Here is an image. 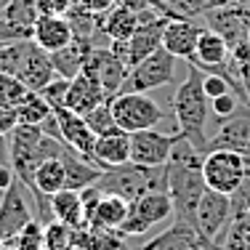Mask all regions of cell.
Returning <instances> with one entry per match:
<instances>
[{"mask_svg": "<svg viewBox=\"0 0 250 250\" xmlns=\"http://www.w3.org/2000/svg\"><path fill=\"white\" fill-rule=\"evenodd\" d=\"M202 154L189 139L176 133V144L165 163V178H168V197L173 202V218H187L194 224L197 202L205 194V176H202Z\"/></svg>", "mask_w": 250, "mask_h": 250, "instance_id": "1", "label": "cell"}, {"mask_svg": "<svg viewBox=\"0 0 250 250\" xmlns=\"http://www.w3.org/2000/svg\"><path fill=\"white\" fill-rule=\"evenodd\" d=\"M173 117L178 125V136L189 139L205 154L208 152L205 125L210 120V99L205 96V88H202V69L194 67V64L189 69L187 80L173 93Z\"/></svg>", "mask_w": 250, "mask_h": 250, "instance_id": "2", "label": "cell"}, {"mask_svg": "<svg viewBox=\"0 0 250 250\" xmlns=\"http://www.w3.org/2000/svg\"><path fill=\"white\" fill-rule=\"evenodd\" d=\"M64 146H67L64 141L43 133L40 125H16V128L8 133L11 168H14L16 176L29 187L38 165H43L45 160L62 157Z\"/></svg>", "mask_w": 250, "mask_h": 250, "instance_id": "3", "label": "cell"}, {"mask_svg": "<svg viewBox=\"0 0 250 250\" xmlns=\"http://www.w3.org/2000/svg\"><path fill=\"white\" fill-rule=\"evenodd\" d=\"M96 187L101 192L120 194L128 202H133L146 192H168V178H165V165L149 168V165L125 163L117 168H106Z\"/></svg>", "mask_w": 250, "mask_h": 250, "instance_id": "4", "label": "cell"}, {"mask_svg": "<svg viewBox=\"0 0 250 250\" xmlns=\"http://www.w3.org/2000/svg\"><path fill=\"white\" fill-rule=\"evenodd\" d=\"M112 115H115L117 128L125 133H136V130H149L163 123V109L149 93L141 91H123L109 101Z\"/></svg>", "mask_w": 250, "mask_h": 250, "instance_id": "5", "label": "cell"}, {"mask_svg": "<svg viewBox=\"0 0 250 250\" xmlns=\"http://www.w3.org/2000/svg\"><path fill=\"white\" fill-rule=\"evenodd\" d=\"M173 202H170L168 192H146L136 197L128 208V218L123 221L120 231L123 237H141L152 229V226L163 221H173Z\"/></svg>", "mask_w": 250, "mask_h": 250, "instance_id": "6", "label": "cell"}, {"mask_svg": "<svg viewBox=\"0 0 250 250\" xmlns=\"http://www.w3.org/2000/svg\"><path fill=\"white\" fill-rule=\"evenodd\" d=\"M202 176L205 187L221 194H234L245 181V160L240 152L231 149H210L202 157Z\"/></svg>", "mask_w": 250, "mask_h": 250, "instance_id": "7", "label": "cell"}, {"mask_svg": "<svg viewBox=\"0 0 250 250\" xmlns=\"http://www.w3.org/2000/svg\"><path fill=\"white\" fill-rule=\"evenodd\" d=\"M176 64H178V59L173 56V53L165 51V48H157L154 53H149L144 62H139L136 67L128 69L123 91L146 93V91H154V88L168 85V83L173 80V75H176Z\"/></svg>", "mask_w": 250, "mask_h": 250, "instance_id": "8", "label": "cell"}, {"mask_svg": "<svg viewBox=\"0 0 250 250\" xmlns=\"http://www.w3.org/2000/svg\"><path fill=\"white\" fill-rule=\"evenodd\" d=\"M32 192L21 178H16L3 194H0V242H8L14 234H19L21 226L35 218Z\"/></svg>", "mask_w": 250, "mask_h": 250, "instance_id": "9", "label": "cell"}, {"mask_svg": "<svg viewBox=\"0 0 250 250\" xmlns=\"http://www.w3.org/2000/svg\"><path fill=\"white\" fill-rule=\"evenodd\" d=\"M231 218H234V208H231L229 194L205 189V194L197 202V210H194V226L202 234V240L218 242L224 237L226 226L231 224Z\"/></svg>", "mask_w": 250, "mask_h": 250, "instance_id": "10", "label": "cell"}, {"mask_svg": "<svg viewBox=\"0 0 250 250\" xmlns=\"http://www.w3.org/2000/svg\"><path fill=\"white\" fill-rule=\"evenodd\" d=\"M53 115H56V120H59V141H64L69 149H75L83 160L99 165L96 157H93V149H96V139H99V136L88 128L85 117L77 115V112H72L69 106L53 109Z\"/></svg>", "mask_w": 250, "mask_h": 250, "instance_id": "11", "label": "cell"}, {"mask_svg": "<svg viewBox=\"0 0 250 250\" xmlns=\"http://www.w3.org/2000/svg\"><path fill=\"white\" fill-rule=\"evenodd\" d=\"M173 144H176V136L160 133L157 128L136 130V133H130V163L160 168V165L168 163Z\"/></svg>", "mask_w": 250, "mask_h": 250, "instance_id": "12", "label": "cell"}, {"mask_svg": "<svg viewBox=\"0 0 250 250\" xmlns=\"http://www.w3.org/2000/svg\"><path fill=\"white\" fill-rule=\"evenodd\" d=\"M210 149H231L240 152L242 157H250V104L226 123L216 125V133L208 139V152Z\"/></svg>", "mask_w": 250, "mask_h": 250, "instance_id": "13", "label": "cell"}, {"mask_svg": "<svg viewBox=\"0 0 250 250\" xmlns=\"http://www.w3.org/2000/svg\"><path fill=\"white\" fill-rule=\"evenodd\" d=\"M205 248L208 240H202L197 226L187 218H173L168 229L154 234L152 240H146L136 250H205Z\"/></svg>", "mask_w": 250, "mask_h": 250, "instance_id": "14", "label": "cell"}, {"mask_svg": "<svg viewBox=\"0 0 250 250\" xmlns=\"http://www.w3.org/2000/svg\"><path fill=\"white\" fill-rule=\"evenodd\" d=\"M91 75L99 77V83L104 85L106 91V99H115L117 93H123V85H125V77H128V64H123L120 59L115 56L109 48H93L85 59V67Z\"/></svg>", "mask_w": 250, "mask_h": 250, "instance_id": "15", "label": "cell"}, {"mask_svg": "<svg viewBox=\"0 0 250 250\" xmlns=\"http://www.w3.org/2000/svg\"><path fill=\"white\" fill-rule=\"evenodd\" d=\"M106 91L99 83L96 75H91L88 69H83L80 75H75L69 80V91H67V106L77 115H88L91 109L106 104Z\"/></svg>", "mask_w": 250, "mask_h": 250, "instance_id": "16", "label": "cell"}, {"mask_svg": "<svg viewBox=\"0 0 250 250\" xmlns=\"http://www.w3.org/2000/svg\"><path fill=\"white\" fill-rule=\"evenodd\" d=\"M202 35V27L197 21H189L184 16L178 19H170L163 29V48L170 51L176 59H192L194 51H197V40Z\"/></svg>", "mask_w": 250, "mask_h": 250, "instance_id": "17", "label": "cell"}, {"mask_svg": "<svg viewBox=\"0 0 250 250\" xmlns=\"http://www.w3.org/2000/svg\"><path fill=\"white\" fill-rule=\"evenodd\" d=\"M19 77L29 91H43L53 77H56V69H53V64H51V53L43 51L35 40H29V45H27L24 64H21Z\"/></svg>", "mask_w": 250, "mask_h": 250, "instance_id": "18", "label": "cell"}, {"mask_svg": "<svg viewBox=\"0 0 250 250\" xmlns=\"http://www.w3.org/2000/svg\"><path fill=\"white\" fill-rule=\"evenodd\" d=\"M32 40L43 51L53 53V51L67 48L75 40V35H72V27H69L67 16H40L32 27Z\"/></svg>", "mask_w": 250, "mask_h": 250, "instance_id": "19", "label": "cell"}, {"mask_svg": "<svg viewBox=\"0 0 250 250\" xmlns=\"http://www.w3.org/2000/svg\"><path fill=\"white\" fill-rule=\"evenodd\" d=\"M231 56V48L229 43L224 40V35H218L216 29H202L200 40H197V51H194V56L189 59V62L194 64V67H200L202 72H213V69L224 67L226 62H229Z\"/></svg>", "mask_w": 250, "mask_h": 250, "instance_id": "20", "label": "cell"}, {"mask_svg": "<svg viewBox=\"0 0 250 250\" xmlns=\"http://www.w3.org/2000/svg\"><path fill=\"white\" fill-rule=\"evenodd\" d=\"M99 168H117V165L130 163V133L125 130H115V133H106L96 139V149H93Z\"/></svg>", "mask_w": 250, "mask_h": 250, "instance_id": "21", "label": "cell"}, {"mask_svg": "<svg viewBox=\"0 0 250 250\" xmlns=\"http://www.w3.org/2000/svg\"><path fill=\"white\" fill-rule=\"evenodd\" d=\"M168 21H170L168 16H163V19L139 24V29H136V32L130 35V40H128V45H130V67H136V64L144 62L149 53L163 48V29H165Z\"/></svg>", "mask_w": 250, "mask_h": 250, "instance_id": "22", "label": "cell"}, {"mask_svg": "<svg viewBox=\"0 0 250 250\" xmlns=\"http://www.w3.org/2000/svg\"><path fill=\"white\" fill-rule=\"evenodd\" d=\"M93 48H99V45H93L91 40H77L75 38L67 48L53 51L51 53V64H53V69H56V75L67 77V80H72L75 75H80L83 67H85L88 53H91Z\"/></svg>", "mask_w": 250, "mask_h": 250, "instance_id": "23", "label": "cell"}, {"mask_svg": "<svg viewBox=\"0 0 250 250\" xmlns=\"http://www.w3.org/2000/svg\"><path fill=\"white\" fill-rule=\"evenodd\" d=\"M51 213L56 221L72 226V229L88 226L85 210H83V197L77 189H62V192L51 194Z\"/></svg>", "mask_w": 250, "mask_h": 250, "instance_id": "24", "label": "cell"}, {"mask_svg": "<svg viewBox=\"0 0 250 250\" xmlns=\"http://www.w3.org/2000/svg\"><path fill=\"white\" fill-rule=\"evenodd\" d=\"M62 163H64V168H67V189H77V192H80V189H85V187L99 184L101 173H104L99 165L83 160L80 154H77L75 149H69V146H64Z\"/></svg>", "mask_w": 250, "mask_h": 250, "instance_id": "25", "label": "cell"}, {"mask_svg": "<svg viewBox=\"0 0 250 250\" xmlns=\"http://www.w3.org/2000/svg\"><path fill=\"white\" fill-rule=\"evenodd\" d=\"M139 16L133 8H128L125 3H117L109 14L101 16V32L106 35V40H130V35L139 29Z\"/></svg>", "mask_w": 250, "mask_h": 250, "instance_id": "26", "label": "cell"}, {"mask_svg": "<svg viewBox=\"0 0 250 250\" xmlns=\"http://www.w3.org/2000/svg\"><path fill=\"white\" fill-rule=\"evenodd\" d=\"M29 189H32V192H38V194H45V197H51V194L67 189V168H64L62 157L45 160L43 165H38Z\"/></svg>", "mask_w": 250, "mask_h": 250, "instance_id": "27", "label": "cell"}, {"mask_svg": "<svg viewBox=\"0 0 250 250\" xmlns=\"http://www.w3.org/2000/svg\"><path fill=\"white\" fill-rule=\"evenodd\" d=\"M77 250H123L125 237L117 229H101V226H83L75 229Z\"/></svg>", "mask_w": 250, "mask_h": 250, "instance_id": "28", "label": "cell"}, {"mask_svg": "<svg viewBox=\"0 0 250 250\" xmlns=\"http://www.w3.org/2000/svg\"><path fill=\"white\" fill-rule=\"evenodd\" d=\"M128 208H130V202L125 200V197L104 192V197H101L99 208L93 210L91 224H88V226H101V229H120L123 221L128 218Z\"/></svg>", "mask_w": 250, "mask_h": 250, "instance_id": "29", "label": "cell"}, {"mask_svg": "<svg viewBox=\"0 0 250 250\" xmlns=\"http://www.w3.org/2000/svg\"><path fill=\"white\" fill-rule=\"evenodd\" d=\"M3 19H8L14 27L27 29L32 32L35 21L40 19V8H38V0H11L3 11Z\"/></svg>", "mask_w": 250, "mask_h": 250, "instance_id": "30", "label": "cell"}, {"mask_svg": "<svg viewBox=\"0 0 250 250\" xmlns=\"http://www.w3.org/2000/svg\"><path fill=\"white\" fill-rule=\"evenodd\" d=\"M218 245L229 250H250V213H237L231 224L226 226Z\"/></svg>", "mask_w": 250, "mask_h": 250, "instance_id": "31", "label": "cell"}, {"mask_svg": "<svg viewBox=\"0 0 250 250\" xmlns=\"http://www.w3.org/2000/svg\"><path fill=\"white\" fill-rule=\"evenodd\" d=\"M51 112L53 109L48 106V101L40 96L38 91H32L19 106H16V120H19V125H43V120Z\"/></svg>", "mask_w": 250, "mask_h": 250, "instance_id": "32", "label": "cell"}, {"mask_svg": "<svg viewBox=\"0 0 250 250\" xmlns=\"http://www.w3.org/2000/svg\"><path fill=\"white\" fill-rule=\"evenodd\" d=\"M43 250H77L75 229L62 221H51L43 226Z\"/></svg>", "mask_w": 250, "mask_h": 250, "instance_id": "33", "label": "cell"}, {"mask_svg": "<svg viewBox=\"0 0 250 250\" xmlns=\"http://www.w3.org/2000/svg\"><path fill=\"white\" fill-rule=\"evenodd\" d=\"M29 93L32 91L21 83V77L0 72V106H3V109H16Z\"/></svg>", "mask_w": 250, "mask_h": 250, "instance_id": "34", "label": "cell"}, {"mask_svg": "<svg viewBox=\"0 0 250 250\" xmlns=\"http://www.w3.org/2000/svg\"><path fill=\"white\" fill-rule=\"evenodd\" d=\"M29 40H32V38L11 40V43H3V45H0V72H8V75H16V77H19Z\"/></svg>", "mask_w": 250, "mask_h": 250, "instance_id": "35", "label": "cell"}, {"mask_svg": "<svg viewBox=\"0 0 250 250\" xmlns=\"http://www.w3.org/2000/svg\"><path fill=\"white\" fill-rule=\"evenodd\" d=\"M8 242L16 250H43V224H40L38 218H32V221L21 226V231L14 234Z\"/></svg>", "mask_w": 250, "mask_h": 250, "instance_id": "36", "label": "cell"}, {"mask_svg": "<svg viewBox=\"0 0 250 250\" xmlns=\"http://www.w3.org/2000/svg\"><path fill=\"white\" fill-rule=\"evenodd\" d=\"M242 106H248V104L237 96L234 91L224 93V96H218V99H210V117L216 120V125H221V123L229 120V117H234Z\"/></svg>", "mask_w": 250, "mask_h": 250, "instance_id": "37", "label": "cell"}, {"mask_svg": "<svg viewBox=\"0 0 250 250\" xmlns=\"http://www.w3.org/2000/svg\"><path fill=\"white\" fill-rule=\"evenodd\" d=\"M83 117H85L88 128H91L96 136H106V133L120 130V128H117V123H115V115H112L109 101H106V104H101V106H96V109H91L88 115H83Z\"/></svg>", "mask_w": 250, "mask_h": 250, "instance_id": "38", "label": "cell"}, {"mask_svg": "<svg viewBox=\"0 0 250 250\" xmlns=\"http://www.w3.org/2000/svg\"><path fill=\"white\" fill-rule=\"evenodd\" d=\"M67 91H69V80L67 77H53L48 85L43 88V91H38L40 96L48 101L51 109H62V106H67Z\"/></svg>", "mask_w": 250, "mask_h": 250, "instance_id": "39", "label": "cell"}, {"mask_svg": "<svg viewBox=\"0 0 250 250\" xmlns=\"http://www.w3.org/2000/svg\"><path fill=\"white\" fill-rule=\"evenodd\" d=\"M168 5L178 16H200L210 11V0H168Z\"/></svg>", "mask_w": 250, "mask_h": 250, "instance_id": "40", "label": "cell"}, {"mask_svg": "<svg viewBox=\"0 0 250 250\" xmlns=\"http://www.w3.org/2000/svg\"><path fill=\"white\" fill-rule=\"evenodd\" d=\"M77 0H38L40 16H67Z\"/></svg>", "mask_w": 250, "mask_h": 250, "instance_id": "41", "label": "cell"}, {"mask_svg": "<svg viewBox=\"0 0 250 250\" xmlns=\"http://www.w3.org/2000/svg\"><path fill=\"white\" fill-rule=\"evenodd\" d=\"M80 197H83V210H85V218H88V224H91V216H93V210L99 208V202L101 197H104V192L93 184V187H85V189H80Z\"/></svg>", "mask_w": 250, "mask_h": 250, "instance_id": "42", "label": "cell"}, {"mask_svg": "<svg viewBox=\"0 0 250 250\" xmlns=\"http://www.w3.org/2000/svg\"><path fill=\"white\" fill-rule=\"evenodd\" d=\"M21 38H32V32L14 27L8 19H3V14H0V45H3V43H11V40H21Z\"/></svg>", "mask_w": 250, "mask_h": 250, "instance_id": "43", "label": "cell"}, {"mask_svg": "<svg viewBox=\"0 0 250 250\" xmlns=\"http://www.w3.org/2000/svg\"><path fill=\"white\" fill-rule=\"evenodd\" d=\"M77 3H80L85 11H91V14L104 16V14H109V11L117 5V0H77Z\"/></svg>", "mask_w": 250, "mask_h": 250, "instance_id": "44", "label": "cell"}, {"mask_svg": "<svg viewBox=\"0 0 250 250\" xmlns=\"http://www.w3.org/2000/svg\"><path fill=\"white\" fill-rule=\"evenodd\" d=\"M16 125H19V120H16V109H3V106H0V136H8Z\"/></svg>", "mask_w": 250, "mask_h": 250, "instance_id": "45", "label": "cell"}, {"mask_svg": "<svg viewBox=\"0 0 250 250\" xmlns=\"http://www.w3.org/2000/svg\"><path fill=\"white\" fill-rule=\"evenodd\" d=\"M16 178H19V176H16V170L11 168V165H0V194H3L5 189L16 181Z\"/></svg>", "mask_w": 250, "mask_h": 250, "instance_id": "46", "label": "cell"}, {"mask_svg": "<svg viewBox=\"0 0 250 250\" xmlns=\"http://www.w3.org/2000/svg\"><path fill=\"white\" fill-rule=\"evenodd\" d=\"M0 165H11V152H8V136H0Z\"/></svg>", "mask_w": 250, "mask_h": 250, "instance_id": "47", "label": "cell"}, {"mask_svg": "<svg viewBox=\"0 0 250 250\" xmlns=\"http://www.w3.org/2000/svg\"><path fill=\"white\" fill-rule=\"evenodd\" d=\"M234 0H210V8H221V5H229Z\"/></svg>", "mask_w": 250, "mask_h": 250, "instance_id": "48", "label": "cell"}, {"mask_svg": "<svg viewBox=\"0 0 250 250\" xmlns=\"http://www.w3.org/2000/svg\"><path fill=\"white\" fill-rule=\"evenodd\" d=\"M0 250H16V248L11 245V242H0Z\"/></svg>", "mask_w": 250, "mask_h": 250, "instance_id": "49", "label": "cell"}, {"mask_svg": "<svg viewBox=\"0 0 250 250\" xmlns=\"http://www.w3.org/2000/svg\"><path fill=\"white\" fill-rule=\"evenodd\" d=\"M8 3H11V0H0V14L5 11V5H8Z\"/></svg>", "mask_w": 250, "mask_h": 250, "instance_id": "50", "label": "cell"}, {"mask_svg": "<svg viewBox=\"0 0 250 250\" xmlns=\"http://www.w3.org/2000/svg\"><path fill=\"white\" fill-rule=\"evenodd\" d=\"M213 250H229V248H224V245H218V242H213Z\"/></svg>", "mask_w": 250, "mask_h": 250, "instance_id": "51", "label": "cell"}, {"mask_svg": "<svg viewBox=\"0 0 250 250\" xmlns=\"http://www.w3.org/2000/svg\"><path fill=\"white\" fill-rule=\"evenodd\" d=\"M248 43H250V29H248Z\"/></svg>", "mask_w": 250, "mask_h": 250, "instance_id": "52", "label": "cell"}, {"mask_svg": "<svg viewBox=\"0 0 250 250\" xmlns=\"http://www.w3.org/2000/svg\"><path fill=\"white\" fill-rule=\"evenodd\" d=\"M117 3H120V0H117Z\"/></svg>", "mask_w": 250, "mask_h": 250, "instance_id": "53", "label": "cell"}]
</instances>
